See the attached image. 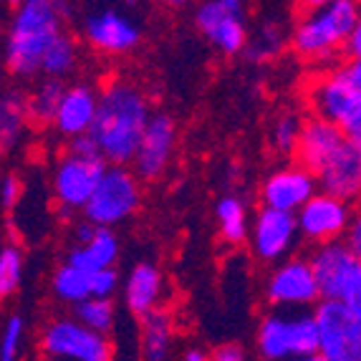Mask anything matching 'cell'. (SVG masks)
Wrapping results in <instances>:
<instances>
[{
	"instance_id": "obj_21",
	"label": "cell",
	"mask_w": 361,
	"mask_h": 361,
	"mask_svg": "<svg viewBox=\"0 0 361 361\" xmlns=\"http://www.w3.org/2000/svg\"><path fill=\"white\" fill-rule=\"evenodd\" d=\"M164 298V276L152 263H137L124 281V303L127 308L145 319L149 313L159 311Z\"/></svg>"
},
{
	"instance_id": "obj_29",
	"label": "cell",
	"mask_w": 361,
	"mask_h": 361,
	"mask_svg": "<svg viewBox=\"0 0 361 361\" xmlns=\"http://www.w3.org/2000/svg\"><path fill=\"white\" fill-rule=\"evenodd\" d=\"M78 63V43L76 38L71 36V33H61V38L54 43L49 49V54H46V59H43V68L41 73L46 78H63L68 76V73L76 68Z\"/></svg>"
},
{
	"instance_id": "obj_4",
	"label": "cell",
	"mask_w": 361,
	"mask_h": 361,
	"mask_svg": "<svg viewBox=\"0 0 361 361\" xmlns=\"http://www.w3.org/2000/svg\"><path fill=\"white\" fill-rule=\"evenodd\" d=\"M306 104L311 116L334 124L361 149V89L351 81L346 66L316 73L306 84Z\"/></svg>"
},
{
	"instance_id": "obj_25",
	"label": "cell",
	"mask_w": 361,
	"mask_h": 361,
	"mask_svg": "<svg viewBox=\"0 0 361 361\" xmlns=\"http://www.w3.org/2000/svg\"><path fill=\"white\" fill-rule=\"evenodd\" d=\"M51 290H54L56 301L66 303L71 308L78 306L86 298H91V273L63 260L51 276Z\"/></svg>"
},
{
	"instance_id": "obj_11",
	"label": "cell",
	"mask_w": 361,
	"mask_h": 361,
	"mask_svg": "<svg viewBox=\"0 0 361 361\" xmlns=\"http://www.w3.org/2000/svg\"><path fill=\"white\" fill-rule=\"evenodd\" d=\"M319 324V354L326 361H361V324L341 301H321L313 308Z\"/></svg>"
},
{
	"instance_id": "obj_15",
	"label": "cell",
	"mask_w": 361,
	"mask_h": 361,
	"mask_svg": "<svg viewBox=\"0 0 361 361\" xmlns=\"http://www.w3.org/2000/svg\"><path fill=\"white\" fill-rule=\"evenodd\" d=\"M319 192L321 190L316 175L301 164H286V167L273 169L260 185L263 207L290 212V215H298V210Z\"/></svg>"
},
{
	"instance_id": "obj_43",
	"label": "cell",
	"mask_w": 361,
	"mask_h": 361,
	"mask_svg": "<svg viewBox=\"0 0 361 361\" xmlns=\"http://www.w3.org/2000/svg\"><path fill=\"white\" fill-rule=\"evenodd\" d=\"M182 361H210V354H205L202 349H187Z\"/></svg>"
},
{
	"instance_id": "obj_30",
	"label": "cell",
	"mask_w": 361,
	"mask_h": 361,
	"mask_svg": "<svg viewBox=\"0 0 361 361\" xmlns=\"http://www.w3.org/2000/svg\"><path fill=\"white\" fill-rule=\"evenodd\" d=\"M71 316L84 324L86 329L97 334H106L114 329V319H116V308L111 303V298H86L84 303L71 308Z\"/></svg>"
},
{
	"instance_id": "obj_34",
	"label": "cell",
	"mask_w": 361,
	"mask_h": 361,
	"mask_svg": "<svg viewBox=\"0 0 361 361\" xmlns=\"http://www.w3.org/2000/svg\"><path fill=\"white\" fill-rule=\"evenodd\" d=\"M116 286H119L116 268L91 273V298H111L116 293Z\"/></svg>"
},
{
	"instance_id": "obj_44",
	"label": "cell",
	"mask_w": 361,
	"mask_h": 361,
	"mask_svg": "<svg viewBox=\"0 0 361 361\" xmlns=\"http://www.w3.org/2000/svg\"><path fill=\"white\" fill-rule=\"evenodd\" d=\"M290 361H326L321 354H313V356H301V359H290Z\"/></svg>"
},
{
	"instance_id": "obj_9",
	"label": "cell",
	"mask_w": 361,
	"mask_h": 361,
	"mask_svg": "<svg viewBox=\"0 0 361 361\" xmlns=\"http://www.w3.org/2000/svg\"><path fill=\"white\" fill-rule=\"evenodd\" d=\"M265 298L278 311H308L319 306L324 298L308 258H288L276 265L265 283Z\"/></svg>"
},
{
	"instance_id": "obj_10",
	"label": "cell",
	"mask_w": 361,
	"mask_h": 361,
	"mask_svg": "<svg viewBox=\"0 0 361 361\" xmlns=\"http://www.w3.org/2000/svg\"><path fill=\"white\" fill-rule=\"evenodd\" d=\"M195 23L202 36L228 56L247 49L250 30H247L245 3L240 0H207L195 13Z\"/></svg>"
},
{
	"instance_id": "obj_16",
	"label": "cell",
	"mask_w": 361,
	"mask_h": 361,
	"mask_svg": "<svg viewBox=\"0 0 361 361\" xmlns=\"http://www.w3.org/2000/svg\"><path fill=\"white\" fill-rule=\"evenodd\" d=\"M175 145H177L175 119L169 114H164V111H154L149 127H147L145 137H142L137 157H134V162H132L134 175L142 182L162 177L164 172H167L169 162H172Z\"/></svg>"
},
{
	"instance_id": "obj_26",
	"label": "cell",
	"mask_w": 361,
	"mask_h": 361,
	"mask_svg": "<svg viewBox=\"0 0 361 361\" xmlns=\"http://www.w3.org/2000/svg\"><path fill=\"white\" fill-rule=\"evenodd\" d=\"M28 121V94L18 89H8L0 102V137H3L6 149L18 142Z\"/></svg>"
},
{
	"instance_id": "obj_35",
	"label": "cell",
	"mask_w": 361,
	"mask_h": 361,
	"mask_svg": "<svg viewBox=\"0 0 361 361\" xmlns=\"http://www.w3.org/2000/svg\"><path fill=\"white\" fill-rule=\"evenodd\" d=\"M341 303L354 313V319L361 324V268H359V273L351 278V283L346 286V290H343Z\"/></svg>"
},
{
	"instance_id": "obj_36",
	"label": "cell",
	"mask_w": 361,
	"mask_h": 361,
	"mask_svg": "<svg viewBox=\"0 0 361 361\" xmlns=\"http://www.w3.org/2000/svg\"><path fill=\"white\" fill-rule=\"evenodd\" d=\"M66 152H68V154H73V157H86V159H97V157H102V159H104L102 149H99V145L94 142V137H91V134L71 139V142L66 145Z\"/></svg>"
},
{
	"instance_id": "obj_8",
	"label": "cell",
	"mask_w": 361,
	"mask_h": 361,
	"mask_svg": "<svg viewBox=\"0 0 361 361\" xmlns=\"http://www.w3.org/2000/svg\"><path fill=\"white\" fill-rule=\"evenodd\" d=\"M106 167L109 162L102 157L86 159V157H73L63 152V157L54 167V177H51V190H54V200L61 215H73L78 210H86Z\"/></svg>"
},
{
	"instance_id": "obj_33",
	"label": "cell",
	"mask_w": 361,
	"mask_h": 361,
	"mask_svg": "<svg viewBox=\"0 0 361 361\" xmlns=\"http://www.w3.org/2000/svg\"><path fill=\"white\" fill-rule=\"evenodd\" d=\"M25 346V319L20 313H11L0 334V361H20Z\"/></svg>"
},
{
	"instance_id": "obj_7",
	"label": "cell",
	"mask_w": 361,
	"mask_h": 361,
	"mask_svg": "<svg viewBox=\"0 0 361 361\" xmlns=\"http://www.w3.org/2000/svg\"><path fill=\"white\" fill-rule=\"evenodd\" d=\"M142 207V180L134 175L132 167L109 164L99 182L97 192L89 200L84 217L97 228H114L119 223H127L129 217L137 215Z\"/></svg>"
},
{
	"instance_id": "obj_38",
	"label": "cell",
	"mask_w": 361,
	"mask_h": 361,
	"mask_svg": "<svg viewBox=\"0 0 361 361\" xmlns=\"http://www.w3.org/2000/svg\"><path fill=\"white\" fill-rule=\"evenodd\" d=\"M343 243H346V247H349L351 253H354V258L361 263V207L354 212V217H351V225H349V230H346Z\"/></svg>"
},
{
	"instance_id": "obj_18",
	"label": "cell",
	"mask_w": 361,
	"mask_h": 361,
	"mask_svg": "<svg viewBox=\"0 0 361 361\" xmlns=\"http://www.w3.org/2000/svg\"><path fill=\"white\" fill-rule=\"evenodd\" d=\"M99 94H102V89H94V86L84 84V81L66 86V94L61 99L59 114H56L54 121L56 132L61 137H66L68 142L91 134L99 111Z\"/></svg>"
},
{
	"instance_id": "obj_6",
	"label": "cell",
	"mask_w": 361,
	"mask_h": 361,
	"mask_svg": "<svg viewBox=\"0 0 361 361\" xmlns=\"http://www.w3.org/2000/svg\"><path fill=\"white\" fill-rule=\"evenodd\" d=\"M38 349L43 361H114V343L73 316H54L41 326Z\"/></svg>"
},
{
	"instance_id": "obj_13",
	"label": "cell",
	"mask_w": 361,
	"mask_h": 361,
	"mask_svg": "<svg viewBox=\"0 0 361 361\" xmlns=\"http://www.w3.org/2000/svg\"><path fill=\"white\" fill-rule=\"evenodd\" d=\"M351 217H354V212H351L349 202H343L334 195L319 192L298 210L295 220H298V230H301L303 240L311 243L313 247H319L343 240L351 225Z\"/></svg>"
},
{
	"instance_id": "obj_31",
	"label": "cell",
	"mask_w": 361,
	"mask_h": 361,
	"mask_svg": "<svg viewBox=\"0 0 361 361\" xmlns=\"http://www.w3.org/2000/svg\"><path fill=\"white\" fill-rule=\"evenodd\" d=\"M306 119L295 114V111H281V114L273 119L271 124V147L278 152V154H295L298 149V142H301V132Z\"/></svg>"
},
{
	"instance_id": "obj_23",
	"label": "cell",
	"mask_w": 361,
	"mask_h": 361,
	"mask_svg": "<svg viewBox=\"0 0 361 361\" xmlns=\"http://www.w3.org/2000/svg\"><path fill=\"white\" fill-rule=\"evenodd\" d=\"M175 326L167 311H154L142 319V359L145 361H167L172 349Z\"/></svg>"
},
{
	"instance_id": "obj_22",
	"label": "cell",
	"mask_w": 361,
	"mask_h": 361,
	"mask_svg": "<svg viewBox=\"0 0 361 361\" xmlns=\"http://www.w3.org/2000/svg\"><path fill=\"white\" fill-rule=\"evenodd\" d=\"M116 258H119V238H116L114 230L109 228H99L94 240L86 243V245H71L66 253V263L76 265L86 273L114 268Z\"/></svg>"
},
{
	"instance_id": "obj_40",
	"label": "cell",
	"mask_w": 361,
	"mask_h": 361,
	"mask_svg": "<svg viewBox=\"0 0 361 361\" xmlns=\"http://www.w3.org/2000/svg\"><path fill=\"white\" fill-rule=\"evenodd\" d=\"M210 361H245V351L238 343H225V346H217L212 351Z\"/></svg>"
},
{
	"instance_id": "obj_24",
	"label": "cell",
	"mask_w": 361,
	"mask_h": 361,
	"mask_svg": "<svg viewBox=\"0 0 361 361\" xmlns=\"http://www.w3.org/2000/svg\"><path fill=\"white\" fill-rule=\"evenodd\" d=\"M63 94H66L63 81L43 76L41 81L28 91V116H30V121H33V124H41V127H49V124L54 127Z\"/></svg>"
},
{
	"instance_id": "obj_12",
	"label": "cell",
	"mask_w": 361,
	"mask_h": 361,
	"mask_svg": "<svg viewBox=\"0 0 361 361\" xmlns=\"http://www.w3.org/2000/svg\"><path fill=\"white\" fill-rule=\"evenodd\" d=\"M84 41L91 49L106 56L129 54L142 41V28L121 8H97L84 18L81 25Z\"/></svg>"
},
{
	"instance_id": "obj_5",
	"label": "cell",
	"mask_w": 361,
	"mask_h": 361,
	"mask_svg": "<svg viewBox=\"0 0 361 361\" xmlns=\"http://www.w3.org/2000/svg\"><path fill=\"white\" fill-rule=\"evenodd\" d=\"M255 343L263 361H290L319 354L321 336L316 313L273 308L260 319Z\"/></svg>"
},
{
	"instance_id": "obj_2",
	"label": "cell",
	"mask_w": 361,
	"mask_h": 361,
	"mask_svg": "<svg viewBox=\"0 0 361 361\" xmlns=\"http://www.w3.org/2000/svg\"><path fill=\"white\" fill-rule=\"evenodd\" d=\"M63 3L23 0L16 3L6 30V68L16 78H33L41 73L43 59L63 33Z\"/></svg>"
},
{
	"instance_id": "obj_37",
	"label": "cell",
	"mask_w": 361,
	"mask_h": 361,
	"mask_svg": "<svg viewBox=\"0 0 361 361\" xmlns=\"http://www.w3.org/2000/svg\"><path fill=\"white\" fill-rule=\"evenodd\" d=\"M0 197H3V207L11 210L20 197V177L18 175H6L0 182Z\"/></svg>"
},
{
	"instance_id": "obj_14",
	"label": "cell",
	"mask_w": 361,
	"mask_h": 361,
	"mask_svg": "<svg viewBox=\"0 0 361 361\" xmlns=\"http://www.w3.org/2000/svg\"><path fill=\"white\" fill-rule=\"evenodd\" d=\"M301 238L298 220L290 212L260 207L250 225V250L263 263H283V258L295 247Z\"/></svg>"
},
{
	"instance_id": "obj_39",
	"label": "cell",
	"mask_w": 361,
	"mask_h": 361,
	"mask_svg": "<svg viewBox=\"0 0 361 361\" xmlns=\"http://www.w3.org/2000/svg\"><path fill=\"white\" fill-rule=\"evenodd\" d=\"M99 233V228L94 223H89L86 217H81V220H76L71 228V240L73 245H86V243L94 240V235Z\"/></svg>"
},
{
	"instance_id": "obj_19",
	"label": "cell",
	"mask_w": 361,
	"mask_h": 361,
	"mask_svg": "<svg viewBox=\"0 0 361 361\" xmlns=\"http://www.w3.org/2000/svg\"><path fill=\"white\" fill-rule=\"evenodd\" d=\"M346 142H349V139L343 137L334 124L319 119V116H308L306 124H303L298 149H295V159H298V164L306 167L308 172L319 175L321 169L338 154V149H341Z\"/></svg>"
},
{
	"instance_id": "obj_3",
	"label": "cell",
	"mask_w": 361,
	"mask_h": 361,
	"mask_svg": "<svg viewBox=\"0 0 361 361\" xmlns=\"http://www.w3.org/2000/svg\"><path fill=\"white\" fill-rule=\"evenodd\" d=\"M361 6L354 0H326L301 8L290 28V49L306 61H331L341 49H349Z\"/></svg>"
},
{
	"instance_id": "obj_1",
	"label": "cell",
	"mask_w": 361,
	"mask_h": 361,
	"mask_svg": "<svg viewBox=\"0 0 361 361\" xmlns=\"http://www.w3.org/2000/svg\"><path fill=\"white\" fill-rule=\"evenodd\" d=\"M152 116L154 111L149 106V99L134 81L127 78L109 81L99 94L97 121L91 129V137L102 149L104 159L121 167L132 164Z\"/></svg>"
},
{
	"instance_id": "obj_41",
	"label": "cell",
	"mask_w": 361,
	"mask_h": 361,
	"mask_svg": "<svg viewBox=\"0 0 361 361\" xmlns=\"http://www.w3.org/2000/svg\"><path fill=\"white\" fill-rule=\"evenodd\" d=\"M346 54H349L351 61H361V18H359V23H356V28H354V36H351Z\"/></svg>"
},
{
	"instance_id": "obj_28",
	"label": "cell",
	"mask_w": 361,
	"mask_h": 361,
	"mask_svg": "<svg viewBox=\"0 0 361 361\" xmlns=\"http://www.w3.org/2000/svg\"><path fill=\"white\" fill-rule=\"evenodd\" d=\"M286 41H290V33L286 30L283 23H278V20H273V18L260 20V23L255 25L250 41H247V49H245L247 61L273 59V56L281 54Z\"/></svg>"
},
{
	"instance_id": "obj_32",
	"label": "cell",
	"mask_w": 361,
	"mask_h": 361,
	"mask_svg": "<svg viewBox=\"0 0 361 361\" xmlns=\"http://www.w3.org/2000/svg\"><path fill=\"white\" fill-rule=\"evenodd\" d=\"M25 271V253L16 240L6 243L0 250V295L11 298L20 288Z\"/></svg>"
},
{
	"instance_id": "obj_27",
	"label": "cell",
	"mask_w": 361,
	"mask_h": 361,
	"mask_svg": "<svg viewBox=\"0 0 361 361\" xmlns=\"http://www.w3.org/2000/svg\"><path fill=\"white\" fill-rule=\"evenodd\" d=\"M215 217L220 225V233L228 243H243L250 238V225L247 223V207L240 197L223 195L215 205Z\"/></svg>"
},
{
	"instance_id": "obj_17",
	"label": "cell",
	"mask_w": 361,
	"mask_h": 361,
	"mask_svg": "<svg viewBox=\"0 0 361 361\" xmlns=\"http://www.w3.org/2000/svg\"><path fill=\"white\" fill-rule=\"evenodd\" d=\"M306 258L311 263L313 273H316V281H319L321 298L324 301H341L346 286L351 283V278L361 268V263L354 258V253L346 247L343 240L313 247Z\"/></svg>"
},
{
	"instance_id": "obj_42",
	"label": "cell",
	"mask_w": 361,
	"mask_h": 361,
	"mask_svg": "<svg viewBox=\"0 0 361 361\" xmlns=\"http://www.w3.org/2000/svg\"><path fill=\"white\" fill-rule=\"evenodd\" d=\"M346 71H349L351 81L361 89V61H349V63H346Z\"/></svg>"
},
{
	"instance_id": "obj_20",
	"label": "cell",
	"mask_w": 361,
	"mask_h": 361,
	"mask_svg": "<svg viewBox=\"0 0 361 361\" xmlns=\"http://www.w3.org/2000/svg\"><path fill=\"white\" fill-rule=\"evenodd\" d=\"M319 190L326 195L351 202L361 197V149L351 142L338 149V154L331 162L321 169L319 175Z\"/></svg>"
}]
</instances>
